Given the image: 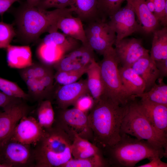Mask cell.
Here are the masks:
<instances>
[{
    "instance_id": "6da1fadb",
    "label": "cell",
    "mask_w": 167,
    "mask_h": 167,
    "mask_svg": "<svg viewBox=\"0 0 167 167\" xmlns=\"http://www.w3.org/2000/svg\"><path fill=\"white\" fill-rule=\"evenodd\" d=\"M127 104L121 105L103 96L95 101L88 116L93 143L101 149L120 140L121 126Z\"/></svg>"
},
{
    "instance_id": "7a4b0ae2",
    "label": "cell",
    "mask_w": 167,
    "mask_h": 167,
    "mask_svg": "<svg viewBox=\"0 0 167 167\" xmlns=\"http://www.w3.org/2000/svg\"><path fill=\"white\" fill-rule=\"evenodd\" d=\"M73 12L70 7L48 11L26 2L20 6L15 14L16 36L25 44L33 42L44 33L57 31L59 19Z\"/></svg>"
},
{
    "instance_id": "3957f363",
    "label": "cell",
    "mask_w": 167,
    "mask_h": 167,
    "mask_svg": "<svg viewBox=\"0 0 167 167\" xmlns=\"http://www.w3.org/2000/svg\"><path fill=\"white\" fill-rule=\"evenodd\" d=\"M121 135L120 140L117 143L101 149L109 166L133 167L144 159L167 157V152L163 148L126 134Z\"/></svg>"
},
{
    "instance_id": "277c9868",
    "label": "cell",
    "mask_w": 167,
    "mask_h": 167,
    "mask_svg": "<svg viewBox=\"0 0 167 167\" xmlns=\"http://www.w3.org/2000/svg\"><path fill=\"white\" fill-rule=\"evenodd\" d=\"M40 139L34 145L35 167H62L73 158L72 141L60 127L53 124L44 129Z\"/></svg>"
},
{
    "instance_id": "5b68a950",
    "label": "cell",
    "mask_w": 167,
    "mask_h": 167,
    "mask_svg": "<svg viewBox=\"0 0 167 167\" xmlns=\"http://www.w3.org/2000/svg\"><path fill=\"white\" fill-rule=\"evenodd\" d=\"M121 134H127L140 140H146L167 152V139L155 129L147 118L139 101L135 100L128 103L122 120Z\"/></svg>"
},
{
    "instance_id": "8992f818",
    "label": "cell",
    "mask_w": 167,
    "mask_h": 167,
    "mask_svg": "<svg viewBox=\"0 0 167 167\" xmlns=\"http://www.w3.org/2000/svg\"><path fill=\"white\" fill-rule=\"evenodd\" d=\"M102 55L103 59L99 64L104 87L102 96L119 105H125L133 100L122 84L119 72V63L114 48L112 47L109 49Z\"/></svg>"
},
{
    "instance_id": "52a82bcc",
    "label": "cell",
    "mask_w": 167,
    "mask_h": 167,
    "mask_svg": "<svg viewBox=\"0 0 167 167\" xmlns=\"http://www.w3.org/2000/svg\"><path fill=\"white\" fill-rule=\"evenodd\" d=\"M54 124L61 128L73 141L76 137L86 139L93 143V136L88 115L74 107L68 109L57 108Z\"/></svg>"
},
{
    "instance_id": "ba28073f",
    "label": "cell",
    "mask_w": 167,
    "mask_h": 167,
    "mask_svg": "<svg viewBox=\"0 0 167 167\" xmlns=\"http://www.w3.org/2000/svg\"><path fill=\"white\" fill-rule=\"evenodd\" d=\"M32 146L9 139L0 146V163L7 167H35Z\"/></svg>"
},
{
    "instance_id": "9c48e42d",
    "label": "cell",
    "mask_w": 167,
    "mask_h": 167,
    "mask_svg": "<svg viewBox=\"0 0 167 167\" xmlns=\"http://www.w3.org/2000/svg\"><path fill=\"white\" fill-rule=\"evenodd\" d=\"M84 29L89 45L100 54L102 55L113 47L116 41L115 32L106 21L101 19L87 23Z\"/></svg>"
},
{
    "instance_id": "30bf717a",
    "label": "cell",
    "mask_w": 167,
    "mask_h": 167,
    "mask_svg": "<svg viewBox=\"0 0 167 167\" xmlns=\"http://www.w3.org/2000/svg\"><path fill=\"white\" fill-rule=\"evenodd\" d=\"M136 17L133 8L128 2L109 17V21L107 22L116 34L115 41L134 33L143 32Z\"/></svg>"
},
{
    "instance_id": "8fae6325",
    "label": "cell",
    "mask_w": 167,
    "mask_h": 167,
    "mask_svg": "<svg viewBox=\"0 0 167 167\" xmlns=\"http://www.w3.org/2000/svg\"><path fill=\"white\" fill-rule=\"evenodd\" d=\"M23 100L20 99L0 111V146L10 139L20 120L30 112L29 107Z\"/></svg>"
},
{
    "instance_id": "7c38bea8",
    "label": "cell",
    "mask_w": 167,
    "mask_h": 167,
    "mask_svg": "<svg viewBox=\"0 0 167 167\" xmlns=\"http://www.w3.org/2000/svg\"><path fill=\"white\" fill-rule=\"evenodd\" d=\"M94 60V51L89 45L82 44L65 55L53 67L56 71L79 70L87 68Z\"/></svg>"
},
{
    "instance_id": "4fadbf2b",
    "label": "cell",
    "mask_w": 167,
    "mask_h": 167,
    "mask_svg": "<svg viewBox=\"0 0 167 167\" xmlns=\"http://www.w3.org/2000/svg\"><path fill=\"white\" fill-rule=\"evenodd\" d=\"M114 48L119 64L131 67L139 58L149 54V50L143 46L140 39L124 38L115 41Z\"/></svg>"
},
{
    "instance_id": "5bb4252c",
    "label": "cell",
    "mask_w": 167,
    "mask_h": 167,
    "mask_svg": "<svg viewBox=\"0 0 167 167\" xmlns=\"http://www.w3.org/2000/svg\"><path fill=\"white\" fill-rule=\"evenodd\" d=\"M44 131L36 118L27 115L20 120L10 139L24 144L33 146L41 138Z\"/></svg>"
},
{
    "instance_id": "9a60e30c",
    "label": "cell",
    "mask_w": 167,
    "mask_h": 167,
    "mask_svg": "<svg viewBox=\"0 0 167 167\" xmlns=\"http://www.w3.org/2000/svg\"><path fill=\"white\" fill-rule=\"evenodd\" d=\"M88 94L87 80L84 79L58 87L53 97L57 108L64 109L73 105L79 98Z\"/></svg>"
},
{
    "instance_id": "2e32d148",
    "label": "cell",
    "mask_w": 167,
    "mask_h": 167,
    "mask_svg": "<svg viewBox=\"0 0 167 167\" xmlns=\"http://www.w3.org/2000/svg\"><path fill=\"white\" fill-rule=\"evenodd\" d=\"M139 102L154 128L161 136L167 139V105Z\"/></svg>"
},
{
    "instance_id": "e0dca14e",
    "label": "cell",
    "mask_w": 167,
    "mask_h": 167,
    "mask_svg": "<svg viewBox=\"0 0 167 167\" xmlns=\"http://www.w3.org/2000/svg\"><path fill=\"white\" fill-rule=\"evenodd\" d=\"M54 75L53 73L39 79L23 80L27 87L29 97L39 102L47 99L51 101L54 91Z\"/></svg>"
},
{
    "instance_id": "ac0fdd59",
    "label": "cell",
    "mask_w": 167,
    "mask_h": 167,
    "mask_svg": "<svg viewBox=\"0 0 167 167\" xmlns=\"http://www.w3.org/2000/svg\"><path fill=\"white\" fill-rule=\"evenodd\" d=\"M131 6L143 32L149 34L157 29L159 23L144 0H126Z\"/></svg>"
},
{
    "instance_id": "d6986e66",
    "label": "cell",
    "mask_w": 167,
    "mask_h": 167,
    "mask_svg": "<svg viewBox=\"0 0 167 167\" xmlns=\"http://www.w3.org/2000/svg\"><path fill=\"white\" fill-rule=\"evenodd\" d=\"M131 67L144 81L146 85L145 92L148 91L159 77L155 62L149 54L139 58Z\"/></svg>"
},
{
    "instance_id": "ffe728a7",
    "label": "cell",
    "mask_w": 167,
    "mask_h": 167,
    "mask_svg": "<svg viewBox=\"0 0 167 167\" xmlns=\"http://www.w3.org/2000/svg\"><path fill=\"white\" fill-rule=\"evenodd\" d=\"M122 84L132 100L145 91L146 85L142 79L131 67H118Z\"/></svg>"
},
{
    "instance_id": "44dd1931",
    "label": "cell",
    "mask_w": 167,
    "mask_h": 167,
    "mask_svg": "<svg viewBox=\"0 0 167 167\" xmlns=\"http://www.w3.org/2000/svg\"><path fill=\"white\" fill-rule=\"evenodd\" d=\"M57 26L65 35L80 41L83 45H89L83 22L78 17L72 14L63 16L58 20Z\"/></svg>"
},
{
    "instance_id": "7402d4cb",
    "label": "cell",
    "mask_w": 167,
    "mask_h": 167,
    "mask_svg": "<svg viewBox=\"0 0 167 167\" xmlns=\"http://www.w3.org/2000/svg\"><path fill=\"white\" fill-rule=\"evenodd\" d=\"M6 49V61L9 67L21 69L32 63V52L29 46L10 44Z\"/></svg>"
},
{
    "instance_id": "603a6c76",
    "label": "cell",
    "mask_w": 167,
    "mask_h": 167,
    "mask_svg": "<svg viewBox=\"0 0 167 167\" xmlns=\"http://www.w3.org/2000/svg\"><path fill=\"white\" fill-rule=\"evenodd\" d=\"M86 73L89 94L95 101H97L103 94L104 87L100 65L95 60L88 66Z\"/></svg>"
},
{
    "instance_id": "cb8c5ba5",
    "label": "cell",
    "mask_w": 167,
    "mask_h": 167,
    "mask_svg": "<svg viewBox=\"0 0 167 167\" xmlns=\"http://www.w3.org/2000/svg\"><path fill=\"white\" fill-rule=\"evenodd\" d=\"M97 6L98 0H72L70 7L82 22L87 24L100 19Z\"/></svg>"
},
{
    "instance_id": "d4e9b609",
    "label": "cell",
    "mask_w": 167,
    "mask_h": 167,
    "mask_svg": "<svg viewBox=\"0 0 167 167\" xmlns=\"http://www.w3.org/2000/svg\"><path fill=\"white\" fill-rule=\"evenodd\" d=\"M73 158L79 159L89 158L103 154L101 149L89 140L79 137H76L71 145Z\"/></svg>"
},
{
    "instance_id": "484cf974",
    "label": "cell",
    "mask_w": 167,
    "mask_h": 167,
    "mask_svg": "<svg viewBox=\"0 0 167 167\" xmlns=\"http://www.w3.org/2000/svg\"><path fill=\"white\" fill-rule=\"evenodd\" d=\"M153 37L150 56L154 61L167 59V28L156 29Z\"/></svg>"
},
{
    "instance_id": "4316f807",
    "label": "cell",
    "mask_w": 167,
    "mask_h": 167,
    "mask_svg": "<svg viewBox=\"0 0 167 167\" xmlns=\"http://www.w3.org/2000/svg\"><path fill=\"white\" fill-rule=\"evenodd\" d=\"M66 54V51L58 46L41 42L36 50V55L41 62L52 66Z\"/></svg>"
},
{
    "instance_id": "83f0119b",
    "label": "cell",
    "mask_w": 167,
    "mask_h": 167,
    "mask_svg": "<svg viewBox=\"0 0 167 167\" xmlns=\"http://www.w3.org/2000/svg\"><path fill=\"white\" fill-rule=\"evenodd\" d=\"M156 83L148 91L139 95L137 97L142 101L155 104L167 105V85L163 79L159 78Z\"/></svg>"
},
{
    "instance_id": "f1b7e54d",
    "label": "cell",
    "mask_w": 167,
    "mask_h": 167,
    "mask_svg": "<svg viewBox=\"0 0 167 167\" xmlns=\"http://www.w3.org/2000/svg\"><path fill=\"white\" fill-rule=\"evenodd\" d=\"M37 120L44 129L51 127L55 120V111L51 101L45 100L40 101L36 111Z\"/></svg>"
},
{
    "instance_id": "f546056e",
    "label": "cell",
    "mask_w": 167,
    "mask_h": 167,
    "mask_svg": "<svg viewBox=\"0 0 167 167\" xmlns=\"http://www.w3.org/2000/svg\"><path fill=\"white\" fill-rule=\"evenodd\" d=\"M53 67L41 62H32L29 66L20 69L19 74L23 80L29 79H39L54 73Z\"/></svg>"
},
{
    "instance_id": "4dcf8cb0",
    "label": "cell",
    "mask_w": 167,
    "mask_h": 167,
    "mask_svg": "<svg viewBox=\"0 0 167 167\" xmlns=\"http://www.w3.org/2000/svg\"><path fill=\"white\" fill-rule=\"evenodd\" d=\"M109 165L103 154L83 159H70L62 167H106Z\"/></svg>"
},
{
    "instance_id": "1f68e13d",
    "label": "cell",
    "mask_w": 167,
    "mask_h": 167,
    "mask_svg": "<svg viewBox=\"0 0 167 167\" xmlns=\"http://www.w3.org/2000/svg\"><path fill=\"white\" fill-rule=\"evenodd\" d=\"M124 0H98V10L99 18L106 21L121 7Z\"/></svg>"
},
{
    "instance_id": "d6a6232c",
    "label": "cell",
    "mask_w": 167,
    "mask_h": 167,
    "mask_svg": "<svg viewBox=\"0 0 167 167\" xmlns=\"http://www.w3.org/2000/svg\"><path fill=\"white\" fill-rule=\"evenodd\" d=\"M87 68L77 70L56 71L54 75V79L57 83L62 85L75 82L86 73Z\"/></svg>"
},
{
    "instance_id": "836d02e7",
    "label": "cell",
    "mask_w": 167,
    "mask_h": 167,
    "mask_svg": "<svg viewBox=\"0 0 167 167\" xmlns=\"http://www.w3.org/2000/svg\"><path fill=\"white\" fill-rule=\"evenodd\" d=\"M0 91L7 95L14 97L27 100V94L15 83L0 77Z\"/></svg>"
},
{
    "instance_id": "e575fe53",
    "label": "cell",
    "mask_w": 167,
    "mask_h": 167,
    "mask_svg": "<svg viewBox=\"0 0 167 167\" xmlns=\"http://www.w3.org/2000/svg\"><path fill=\"white\" fill-rule=\"evenodd\" d=\"M16 35L13 24L0 21V49H6Z\"/></svg>"
},
{
    "instance_id": "d590c367",
    "label": "cell",
    "mask_w": 167,
    "mask_h": 167,
    "mask_svg": "<svg viewBox=\"0 0 167 167\" xmlns=\"http://www.w3.org/2000/svg\"><path fill=\"white\" fill-rule=\"evenodd\" d=\"M72 1V0H41L37 6L47 10L52 8L63 9L70 7Z\"/></svg>"
},
{
    "instance_id": "8d00e7d4",
    "label": "cell",
    "mask_w": 167,
    "mask_h": 167,
    "mask_svg": "<svg viewBox=\"0 0 167 167\" xmlns=\"http://www.w3.org/2000/svg\"><path fill=\"white\" fill-rule=\"evenodd\" d=\"M88 95H84L79 98L73 105L75 107L88 115L93 107L95 101L90 95L88 96Z\"/></svg>"
},
{
    "instance_id": "74e56055",
    "label": "cell",
    "mask_w": 167,
    "mask_h": 167,
    "mask_svg": "<svg viewBox=\"0 0 167 167\" xmlns=\"http://www.w3.org/2000/svg\"><path fill=\"white\" fill-rule=\"evenodd\" d=\"M20 99L8 96L0 91V108L3 109Z\"/></svg>"
},
{
    "instance_id": "f35d334b",
    "label": "cell",
    "mask_w": 167,
    "mask_h": 167,
    "mask_svg": "<svg viewBox=\"0 0 167 167\" xmlns=\"http://www.w3.org/2000/svg\"><path fill=\"white\" fill-rule=\"evenodd\" d=\"M153 0L155 6V10L153 14L159 22L163 12L165 4L167 2V0Z\"/></svg>"
},
{
    "instance_id": "ab89813d",
    "label": "cell",
    "mask_w": 167,
    "mask_h": 167,
    "mask_svg": "<svg viewBox=\"0 0 167 167\" xmlns=\"http://www.w3.org/2000/svg\"><path fill=\"white\" fill-rule=\"evenodd\" d=\"M159 73V77L163 79L167 76V59L155 61Z\"/></svg>"
},
{
    "instance_id": "60d3db41",
    "label": "cell",
    "mask_w": 167,
    "mask_h": 167,
    "mask_svg": "<svg viewBox=\"0 0 167 167\" xmlns=\"http://www.w3.org/2000/svg\"><path fill=\"white\" fill-rule=\"evenodd\" d=\"M161 158L157 156L150 160V162L138 167H167V163L162 161Z\"/></svg>"
},
{
    "instance_id": "b9f144b4",
    "label": "cell",
    "mask_w": 167,
    "mask_h": 167,
    "mask_svg": "<svg viewBox=\"0 0 167 167\" xmlns=\"http://www.w3.org/2000/svg\"><path fill=\"white\" fill-rule=\"evenodd\" d=\"M20 0H0V15L2 16L12 5Z\"/></svg>"
},
{
    "instance_id": "7bdbcfd3",
    "label": "cell",
    "mask_w": 167,
    "mask_h": 167,
    "mask_svg": "<svg viewBox=\"0 0 167 167\" xmlns=\"http://www.w3.org/2000/svg\"><path fill=\"white\" fill-rule=\"evenodd\" d=\"M159 23L164 27H167V2L166 3L161 18L159 21Z\"/></svg>"
},
{
    "instance_id": "ee69618b",
    "label": "cell",
    "mask_w": 167,
    "mask_h": 167,
    "mask_svg": "<svg viewBox=\"0 0 167 167\" xmlns=\"http://www.w3.org/2000/svg\"><path fill=\"white\" fill-rule=\"evenodd\" d=\"M41 0H26V3L32 6H37Z\"/></svg>"
}]
</instances>
